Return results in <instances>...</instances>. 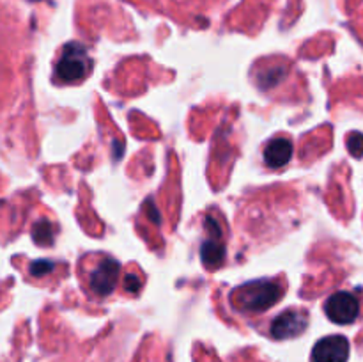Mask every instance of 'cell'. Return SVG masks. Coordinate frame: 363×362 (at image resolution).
<instances>
[{
  "instance_id": "obj_5",
  "label": "cell",
  "mask_w": 363,
  "mask_h": 362,
  "mask_svg": "<svg viewBox=\"0 0 363 362\" xmlns=\"http://www.w3.org/2000/svg\"><path fill=\"white\" fill-rule=\"evenodd\" d=\"M350 341L344 336H328L318 341L312 350V362H347Z\"/></svg>"
},
{
  "instance_id": "obj_7",
  "label": "cell",
  "mask_w": 363,
  "mask_h": 362,
  "mask_svg": "<svg viewBox=\"0 0 363 362\" xmlns=\"http://www.w3.org/2000/svg\"><path fill=\"white\" fill-rule=\"evenodd\" d=\"M293 142L287 137H277L266 146L264 149V162L272 169H280L287 165L293 156Z\"/></svg>"
},
{
  "instance_id": "obj_10",
  "label": "cell",
  "mask_w": 363,
  "mask_h": 362,
  "mask_svg": "<svg viewBox=\"0 0 363 362\" xmlns=\"http://www.w3.org/2000/svg\"><path fill=\"white\" fill-rule=\"evenodd\" d=\"M53 268H55V263L50 261V259H39V261H32L30 266H28V270H30V273L34 277L46 275V273L52 272Z\"/></svg>"
},
{
  "instance_id": "obj_2",
  "label": "cell",
  "mask_w": 363,
  "mask_h": 362,
  "mask_svg": "<svg viewBox=\"0 0 363 362\" xmlns=\"http://www.w3.org/2000/svg\"><path fill=\"white\" fill-rule=\"evenodd\" d=\"M92 60L87 50L80 43H69L64 46L62 55L57 62L55 75L60 82H78L89 73Z\"/></svg>"
},
{
  "instance_id": "obj_1",
  "label": "cell",
  "mask_w": 363,
  "mask_h": 362,
  "mask_svg": "<svg viewBox=\"0 0 363 362\" xmlns=\"http://www.w3.org/2000/svg\"><path fill=\"white\" fill-rule=\"evenodd\" d=\"M284 286L275 280H254L233 291V304L248 312H262L282 298Z\"/></svg>"
},
{
  "instance_id": "obj_11",
  "label": "cell",
  "mask_w": 363,
  "mask_h": 362,
  "mask_svg": "<svg viewBox=\"0 0 363 362\" xmlns=\"http://www.w3.org/2000/svg\"><path fill=\"white\" fill-rule=\"evenodd\" d=\"M347 149H350L351 155L357 156V158L363 156V133H360V131L351 133L350 138H347Z\"/></svg>"
},
{
  "instance_id": "obj_9",
  "label": "cell",
  "mask_w": 363,
  "mask_h": 362,
  "mask_svg": "<svg viewBox=\"0 0 363 362\" xmlns=\"http://www.w3.org/2000/svg\"><path fill=\"white\" fill-rule=\"evenodd\" d=\"M53 234H55V227L46 220H39L32 227V236L38 245H52L53 243Z\"/></svg>"
},
{
  "instance_id": "obj_8",
  "label": "cell",
  "mask_w": 363,
  "mask_h": 362,
  "mask_svg": "<svg viewBox=\"0 0 363 362\" xmlns=\"http://www.w3.org/2000/svg\"><path fill=\"white\" fill-rule=\"evenodd\" d=\"M222 236L223 234H209V240L202 243V263L208 268H218L225 259V245H223Z\"/></svg>"
},
{
  "instance_id": "obj_6",
  "label": "cell",
  "mask_w": 363,
  "mask_h": 362,
  "mask_svg": "<svg viewBox=\"0 0 363 362\" xmlns=\"http://www.w3.org/2000/svg\"><path fill=\"white\" fill-rule=\"evenodd\" d=\"M117 275H119V263L110 258H103L89 277V286L99 297H106L116 287Z\"/></svg>"
},
{
  "instance_id": "obj_3",
  "label": "cell",
  "mask_w": 363,
  "mask_h": 362,
  "mask_svg": "<svg viewBox=\"0 0 363 362\" xmlns=\"http://www.w3.org/2000/svg\"><path fill=\"white\" fill-rule=\"evenodd\" d=\"M325 311L333 323L350 325L360 314V304H358V298L350 291H339L326 300Z\"/></svg>"
},
{
  "instance_id": "obj_4",
  "label": "cell",
  "mask_w": 363,
  "mask_h": 362,
  "mask_svg": "<svg viewBox=\"0 0 363 362\" xmlns=\"http://www.w3.org/2000/svg\"><path fill=\"white\" fill-rule=\"evenodd\" d=\"M308 327V316L300 309H289L273 319L272 336L277 339H291L305 332Z\"/></svg>"
}]
</instances>
